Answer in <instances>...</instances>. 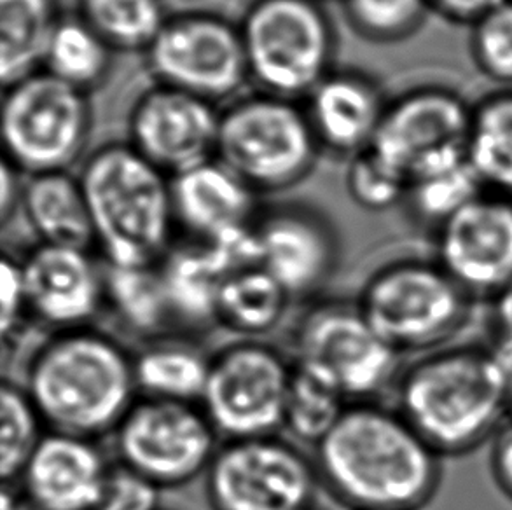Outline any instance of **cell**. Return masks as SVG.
I'll return each instance as SVG.
<instances>
[{
  "label": "cell",
  "mask_w": 512,
  "mask_h": 510,
  "mask_svg": "<svg viewBox=\"0 0 512 510\" xmlns=\"http://www.w3.org/2000/svg\"><path fill=\"white\" fill-rule=\"evenodd\" d=\"M16 172L18 170L7 159L2 161V168H0V173H2L0 175L2 177V191H0V217H2V222H7L16 207L21 205L23 186L18 184Z\"/></svg>",
  "instance_id": "cell-42"
},
{
  "label": "cell",
  "mask_w": 512,
  "mask_h": 510,
  "mask_svg": "<svg viewBox=\"0 0 512 510\" xmlns=\"http://www.w3.org/2000/svg\"><path fill=\"white\" fill-rule=\"evenodd\" d=\"M79 180L105 261L119 268L158 266L177 226L167 173L130 144H107L86 158Z\"/></svg>",
  "instance_id": "cell-4"
},
{
  "label": "cell",
  "mask_w": 512,
  "mask_h": 510,
  "mask_svg": "<svg viewBox=\"0 0 512 510\" xmlns=\"http://www.w3.org/2000/svg\"><path fill=\"white\" fill-rule=\"evenodd\" d=\"M294 350L296 364L326 376L346 399H369L401 374V353L374 331L357 304L310 308L296 325Z\"/></svg>",
  "instance_id": "cell-9"
},
{
  "label": "cell",
  "mask_w": 512,
  "mask_h": 510,
  "mask_svg": "<svg viewBox=\"0 0 512 510\" xmlns=\"http://www.w3.org/2000/svg\"><path fill=\"white\" fill-rule=\"evenodd\" d=\"M488 303V345L506 364L512 360V283Z\"/></svg>",
  "instance_id": "cell-39"
},
{
  "label": "cell",
  "mask_w": 512,
  "mask_h": 510,
  "mask_svg": "<svg viewBox=\"0 0 512 510\" xmlns=\"http://www.w3.org/2000/svg\"><path fill=\"white\" fill-rule=\"evenodd\" d=\"M173 317L200 325L215 320L217 299L226 271L207 243L170 249L160 264Z\"/></svg>",
  "instance_id": "cell-24"
},
{
  "label": "cell",
  "mask_w": 512,
  "mask_h": 510,
  "mask_svg": "<svg viewBox=\"0 0 512 510\" xmlns=\"http://www.w3.org/2000/svg\"><path fill=\"white\" fill-rule=\"evenodd\" d=\"M317 469L353 510H420L443 481V456L397 409L348 406L317 444Z\"/></svg>",
  "instance_id": "cell-1"
},
{
  "label": "cell",
  "mask_w": 512,
  "mask_h": 510,
  "mask_svg": "<svg viewBox=\"0 0 512 510\" xmlns=\"http://www.w3.org/2000/svg\"><path fill=\"white\" fill-rule=\"evenodd\" d=\"M21 208L44 245L81 250L95 245L81 180L67 170L32 175L23 186Z\"/></svg>",
  "instance_id": "cell-22"
},
{
  "label": "cell",
  "mask_w": 512,
  "mask_h": 510,
  "mask_svg": "<svg viewBox=\"0 0 512 510\" xmlns=\"http://www.w3.org/2000/svg\"><path fill=\"white\" fill-rule=\"evenodd\" d=\"M105 303L130 329L151 334L175 320L160 266L105 269Z\"/></svg>",
  "instance_id": "cell-28"
},
{
  "label": "cell",
  "mask_w": 512,
  "mask_h": 510,
  "mask_svg": "<svg viewBox=\"0 0 512 510\" xmlns=\"http://www.w3.org/2000/svg\"><path fill=\"white\" fill-rule=\"evenodd\" d=\"M397 411L439 455L481 448L509 421L506 366L490 345L418 355L395 381Z\"/></svg>",
  "instance_id": "cell-2"
},
{
  "label": "cell",
  "mask_w": 512,
  "mask_h": 510,
  "mask_svg": "<svg viewBox=\"0 0 512 510\" xmlns=\"http://www.w3.org/2000/svg\"><path fill=\"white\" fill-rule=\"evenodd\" d=\"M474 304L434 257H402L367 278L357 306L395 352L425 355L464 331Z\"/></svg>",
  "instance_id": "cell-5"
},
{
  "label": "cell",
  "mask_w": 512,
  "mask_h": 510,
  "mask_svg": "<svg viewBox=\"0 0 512 510\" xmlns=\"http://www.w3.org/2000/svg\"><path fill=\"white\" fill-rule=\"evenodd\" d=\"M25 392L51 432L95 439L118 428L135 402L133 359L90 327L56 332L35 350Z\"/></svg>",
  "instance_id": "cell-3"
},
{
  "label": "cell",
  "mask_w": 512,
  "mask_h": 510,
  "mask_svg": "<svg viewBox=\"0 0 512 510\" xmlns=\"http://www.w3.org/2000/svg\"><path fill=\"white\" fill-rule=\"evenodd\" d=\"M170 180L175 222L196 242H210L256 222V191L217 158Z\"/></svg>",
  "instance_id": "cell-20"
},
{
  "label": "cell",
  "mask_w": 512,
  "mask_h": 510,
  "mask_svg": "<svg viewBox=\"0 0 512 510\" xmlns=\"http://www.w3.org/2000/svg\"><path fill=\"white\" fill-rule=\"evenodd\" d=\"M259 261L291 297L310 296L333 275L340 243L333 226L305 205H284L254 222Z\"/></svg>",
  "instance_id": "cell-17"
},
{
  "label": "cell",
  "mask_w": 512,
  "mask_h": 510,
  "mask_svg": "<svg viewBox=\"0 0 512 510\" xmlns=\"http://www.w3.org/2000/svg\"><path fill=\"white\" fill-rule=\"evenodd\" d=\"M2 142L16 170L63 172L83 154L91 128L86 93L46 70L4 88Z\"/></svg>",
  "instance_id": "cell-8"
},
{
  "label": "cell",
  "mask_w": 512,
  "mask_h": 510,
  "mask_svg": "<svg viewBox=\"0 0 512 510\" xmlns=\"http://www.w3.org/2000/svg\"><path fill=\"white\" fill-rule=\"evenodd\" d=\"M474 67L499 88H512V0H504L469 27Z\"/></svg>",
  "instance_id": "cell-36"
},
{
  "label": "cell",
  "mask_w": 512,
  "mask_h": 510,
  "mask_svg": "<svg viewBox=\"0 0 512 510\" xmlns=\"http://www.w3.org/2000/svg\"><path fill=\"white\" fill-rule=\"evenodd\" d=\"M465 156L485 191L512 198V88H497L472 104Z\"/></svg>",
  "instance_id": "cell-23"
},
{
  "label": "cell",
  "mask_w": 512,
  "mask_h": 510,
  "mask_svg": "<svg viewBox=\"0 0 512 510\" xmlns=\"http://www.w3.org/2000/svg\"><path fill=\"white\" fill-rule=\"evenodd\" d=\"M160 486L125 463L109 467L97 510H158Z\"/></svg>",
  "instance_id": "cell-37"
},
{
  "label": "cell",
  "mask_w": 512,
  "mask_h": 510,
  "mask_svg": "<svg viewBox=\"0 0 512 510\" xmlns=\"http://www.w3.org/2000/svg\"><path fill=\"white\" fill-rule=\"evenodd\" d=\"M25 313L28 304L21 262L6 255L0 268V329L4 338L16 334Z\"/></svg>",
  "instance_id": "cell-38"
},
{
  "label": "cell",
  "mask_w": 512,
  "mask_h": 510,
  "mask_svg": "<svg viewBox=\"0 0 512 510\" xmlns=\"http://www.w3.org/2000/svg\"><path fill=\"white\" fill-rule=\"evenodd\" d=\"M111 53V46L81 16L60 18L49 39L42 70L88 93L107 76Z\"/></svg>",
  "instance_id": "cell-29"
},
{
  "label": "cell",
  "mask_w": 512,
  "mask_h": 510,
  "mask_svg": "<svg viewBox=\"0 0 512 510\" xmlns=\"http://www.w3.org/2000/svg\"><path fill=\"white\" fill-rule=\"evenodd\" d=\"M107 470L91 439L49 432L21 472V497L32 510H97Z\"/></svg>",
  "instance_id": "cell-19"
},
{
  "label": "cell",
  "mask_w": 512,
  "mask_h": 510,
  "mask_svg": "<svg viewBox=\"0 0 512 510\" xmlns=\"http://www.w3.org/2000/svg\"><path fill=\"white\" fill-rule=\"evenodd\" d=\"M490 472L497 488L512 502V420L492 439Z\"/></svg>",
  "instance_id": "cell-41"
},
{
  "label": "cell",
  "mask_w": 512,
  "mask_h": 510,
  "mask_svg": "<svg viewBox=\"0 0 512 510\" xmlns=\"http://www.w3.org/2000/svg\"><path fill=\"white\" fill-rule=\"evenodd\" d=\"M388 100L371 77L329 72L308 95L306 114L320 147L355 156L371 147Z\"/></svg>",
  "instance_id": "cell-21"
},
{
  "label": "cell",
  "mask_w": 512,
  "mask_h": 510,
  "mask_svg": "<svg viewBox=\"0 0 512 510\" xmlns=\"http://www.w3.org/2000/svg\"><path fill=\"white\" fill-rule=\"evenodd\" d=\"M21 271L28 313L58 332L88 327L105 304V275L88 250L39 243Z\"/></svg>",
  "instance_id": "cell-18"
},
{
  "label": "cell",
  "mask_w": 512,
  "mask_h": 510,
  "mask_svg": "<svg viewBox=\"0 0 512 510\" xmlns=\"http://www.w3.org/2000/svg\"><path fill=\"white\" fill-rule=\"evenodd\" d=\"M0 476L4 484L20 481L30 456L44 439V421L25 388L4 383L0 390Z\"/></svg>",
  "instance_id": "cell-33"
},
{
  "label": "cell",
  "mask_w": 512,
  "mask_h": 510,
  "mask_svg": "<svg viewBox=\"0 0 512 510\" xmlns=\"http://www.w3.org/2000/svg\"><path fill=\"white\" fill-rule=\"evenodd\" d=\"M292 367L271 346L240 341L210 359L201 409L229 441L268 437L284 425Z\"/></svg>",
  "instance_id": "cell-10"
},
{
  "label": "cell",
  "mask_w": 512,
  "mask_h": 510,
  "mask_svg": "<svg viewBox=\"0 0 512 510\" xmlns=\"http://www.w3.org/2000/svg\"><path fill=\"white\" fill-rule=\"evenodd\" d=\"M343 4L353 30L380 44L408 39L432 13L429 0H345Z\"/></svg>",
  "instance_id": "cell-34"
},
{
  "label": "cell",
  "mask_w": 512,
  "mask_h": 510,
  "mask_svg": "<svg viewBox=\"0 0 512 510\" xmlns=\"http://www.w3.org/2000/svg\"><path fill=\"white\" fill-rule=\"evenodd\" d=\"M116 434L121 463L158 486H180L208 470L214 460L215 428L194 404L142 397Z\"/></svg>",
  "instance_id": "cell-11"
},
{
  "label": "cell",
  "mask_w": 512,
  "mask_h": 510,
  "mask_svg": "<svg viewBox=\"0 0 512 510\" xmlns=\"http://www.w3.org/2000/svg\"><path fill=\"white\" fill-rule=\"evenodd\" d=\"M289 299L291 296L266 269H243L222 282L215 320L229 331L259 336L280 324Z\"/></svg>",
  "instance_id": "cell-26"
},
{
  "label": "cell",
  "mask_w": 512,
  "mask_h": 510,
  "mask_svg": "<svg viewBox=\"0 0 512 510\" xmlns=\"http://www.w3.org/2000/svg\"><path fill=\"white\" fill-rule=\"evenodd\" d=\"M341 2H345V0H341Z\"/></svg>",
  "instance_id": "cell-44"
},
{
  "label": "cell",
  "mask_w": 512,
  "mask_h": 510,
  "mask_svg": "<svg viewBox=\"0 0 512 510\" xmlns=\"http://www.w3.org/2000/svg\"><path fill=\"white\" fill-rule=\"evenodd\" d=\"M210 359L191 346L154 343L133 359L137 390L144 397L194 404L207 386Z\"/></svg>",
  "instance_id": "cell-27"
},
{
  "label": "cell",
  "mask_w": 512,
  "mask_h": 510,
  "mask_svg": "<svg viewBox=\"0 0 512 510\" xmlns=\"http://www.w3.org/2000/svg\"><path fill=\"white\" fill-rule=\"evenodd\" d=\"M346 187L359 207L371 212H385L404 205L409 179L380 152L367 147L366 151L352 156L346 172Z\"/></svg>",
  "instance_id": "cell-35"
},
{
  "label": "cell",
  "mask_w": 512,
  "mask_h": 510,
  "mask_svg": "<svg viewBox=\"0 0 512 510\" xmlns=\"http://www.w3.org/2000/svg\"><path fill=\"white\" fill-rule=\"evenodd\" d=\"M146 53L158 84L212 104L233 97L249 77L240 28L217 14L168 18Z\"/></svg>",
  "instance_id": "cell-13"
},
{
  "label": "cell",
  "mask_w": 512,
  "mask_h": 510,
  "mask_svg": "<svg viewBox=\"0 0 512 510\" xmlns=\"http://www.w3.org/2000/svg\"><path fill=\"white\" fill-rule=\"evenodd\" d=\"M238 28L249 77L264 93L308 97L331 72L336 41L319 0H254Z\"/></svg>",
  "instance_id": "cell-7"
},
{
  "label": "cell",
  "mask_w": 512,
  "mask_h": 510,
  "mask_svg": "<svg viewBox=\"0 0 512 510\" xmlns=\"http://www.w3.org/2000/svg\"><path fill=\"white\" fill-rule=\"evenodd\" d=\"M58 20L53 0H0V77L4 88L42 70Z\"/></svg>",
  "instance_id": "cell-25"
},
{
  "label": "cell",
  "mask_w": 512,
  "mask_h": 510,
  "mask_svg": "<svg viewBox=\"0 0 512 510\" xmlns=\"http://www.w3.org/2000/svg\"><path fill=\"white\" fill-rule=\"evenodd\" d=\"M221 114L191 93L156 84L130 114V145L172 179L215 158Z\"/></svg>",
  "instance_id": "cell-16"
},
{
  "label": "cell",
  "mask_w": 512,
  "mask_h": 510,
  "mask_svg": "<svg viewBox=\"0 0 512 510\" xmlns=\"http://www.w3.org/2000/svg\"><path fill=\"white\" fill-rule=\"evenodd\" d=\"M483 191L485 187L479 182L478 175L464 159L457 165L439 168L409 180L404 205L416 224L434 233Z\"/></svg>",
  "instance_id": "cell-30"
},
{
  "label": "cell",
  "mask_w": 512,
  "mask_h": 510,
  "mask_svg": "<svg viewBox=\"0 0 512 510\" xmlns=\"http://www.w3.org/2000/svg\"><path fill=\"white\" fill-rule=\"evenodd\" d=\"M319 147L306 109L261 91L221 112L215 158L256 193H270L305 179Z\"/></svg>",
  "instance_id": "cell-6"
},
{
  "label": "cell",
  "mask_w": 512,
  "mask_h": 510,
  "mask_svg": "<svg viewBox=\"0 0 512 510\" xmlns=\"http://www.w3.org/2000/svg\"><path fill=\"white\" fill-rule=\"evenodd\" d=\"M506 378H507V413H509V420H512V360L506 362Z\"/></svg>",
  "instance_id": "cell-43"
},
{
  "label": "cell",
  "mask_w": 512,
  "mask_h": 510,
  "mask_svg": "<svg viewBox=\"0 0 512 510\" xmlns=\"http://www.w3.org/2000/svg\"><path fill=\"white\" fill-rule=\"evenodd\" d=\"M346 397L333 381L310 367L292 366L284 425L292 435L319 444L345 413Z\"/></svg>",
  "instance_id": "cell-32"
},
{
  "label": "cell",
  "mask_w": 512,
  "mask_h": 510,
  "mask_svg": "<svg viewBox=\"0 0 512 510\" xmlns=\"http://www.w3.org/2000/svg\"><path fill=\"white\" fill-rule=\"evenodd\" d=\"M502 2L504 0H429L432 13L448 23L465 27H471Z\"/></svg>",
  "instance_id": "cell-40"
},
{
  "label": "cell",
  "mask_w": 512,
  "mask_h": 510,
  "mask_svg": "<svg viewBox=\"0 0 512 510\" xmlns=\"http://www.w3.org/2000/svg\"><path fill=\"white\" fill-rule=\"evenodd\" d=\"M472 104L444 84H422L390 100L373 147L408 179L467 159Z\"/></svg>",
  "instance_id": "cell-14"
},
{
  "label": "cell",
  "mask_w": 512,
  "mask_h": 510,
  "mask_svg": "<svg viewBox=\"0 0 512 510\" xmlns=\"http://www.w3.org/2000/svg\"><path fill=\"white\" fill-rule=\"evenodd\" d=\"M315 488L312 463L273 435L229 441L207 470L214 510H310Z\"/></svg>",
  "instance_id": "cell-12"
},
{
  "label": "cell",
  "mask_w": 512,
  "mask_h": 510,
  "mask_svg": "<svg viewBox=\"0 0 512 510\" xmlns=\"http://www.w3.org/2000/svg\"><path fill=\"white\" fill-rule=\"evenodd\" d=\"M79 16L121 51H147L168 20L161 0H81Z\"/></svg>",
  "instance_id": "cell-31"
},
{
  "label": "cell",
  "mask_w": 512,
  "mask_h": 510,
  "mask_svg": "<svg viewBox=\"0 0 512 510\" xmlns=\"http://www.w3.org/2000/svg\"><path fill=\"white\" fill-rule=\"evenodd\" d=\"M434 259L474 299L512 283V198L483 191L430 233Z\"/></svg>",
  "instance_id": "cell-15"
}]
</instances>
